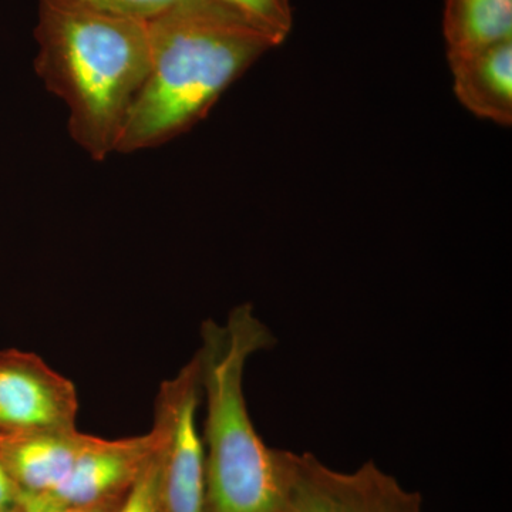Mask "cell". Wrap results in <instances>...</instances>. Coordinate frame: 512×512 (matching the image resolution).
I'll list each match as a JSON object with an SVG mask.
<instances>
[{"instance_id": "11", "label": "cell", "mask_w": 512, "mask_h": 512, "mask_svg": "<svg viewBox=\"0 0 512 512\" xmlns=\"http://www.w3.org/2000/svg\"><path fill=\"white\" fill-rule=\"evenodd\" d=\"M214 2L261 30L276 46L281 45L291 33L293 25L291 0H214Z\"/></svg>"}, {"instance_id": "8", "label": "cell", "mask_w": 512, "mask_h": 512, "mask_svg": "<svg viewBox=\"0 0 512 512\" xmlns=\"http://www.w3.org/2000/svg\"><path fill=\"white\" fill-rule=\"evenodd\" d=\"M92 436L79 430L0 431V460L22 497L56 490Z\"/></svg>"}, {"instance_id": "5", "label": "cell", "mask_w": 512, "mask_h": 512, "mask_svg": "<svg viewBox=\"0 0 512 512\" xmlns=\"http://www.w3.org/2000/svg\"><path fill=\"white\" fill-rule=\"evenodd\" d=\"M200 363L192 357L174 379L161 384L153 429L163 454L168 512H207L205 450L197 427L201 399Z\"/></svg>"}, {"instance_id": "1", "label": "cell", "mask_w": 512, "mask_h": 512, "mask_svg": "<svg viewBox=\"0 0 512 512\" xmlns=\"http://www.w3.org/2000/svg\"><path fill=\"white\" fill-rule=\"evenodd\" d=\"M150 69L116 153L163 146L200 123L268 50L261 30L214 0H184L147 22Z\"/></svg>"}, {"instance_id": "3", "label": "cell", "mask_w": 512, "mask_h": 512, "mask_svg": "<svg viewBox=\"0 0 512 512\" xmlns=\"http://www.w3.org/2000/svg\"><path fill=\"white\" fill-rule=\"evenodd\" d=\"M201 389L207 399L204 443L207 512H281L275 448L256 433L244 394L249 357L276 345L274 333L249 303L227 322L201 326Z\"/></svg>"}, {"instance_id": "9", "label": "cell", "mask_w": 512, "mask_h": 512, "mask_svg": "<svg viewBox=\"0 0 512 512\" xmlns=\"http://www.w3.org/2000/svg\"><path fill=\"white\" fill-rule=\"evenodd\" d=\"M460 103L481 119L512 123V39L448 59Z\"/></svg>"}, {"instance_id": "10", "label": "cell", "mask_w": 512, "mask_h": 512, "mask_svg": "<svg viewBox=\"0 0 512 512\" xmlns=\"http://www.w3.org/2000/svg\"><path fill=\"white\" fill-rule=\"evenodd\" d=\"M443 32L448 59L510 40L512 0H446Z\"/></svg>"}, {"instance_id": "2", "label": "cell", "mask_w": 512, "mask_h": 512, "mask_svg": "<svg viewBox=\"0 0 512 512\" xmlns=\"http://www.w3.org/2000/svg\"><path fill=\"white\" fill-rule=\"evenodd\" d=\"M35 70L69 110V133L94 161L117 141L148 69L147 23L39 2Z\"/></svg>"}, {"instance_id": "6", "label": "cell", "mask_w": 512, "mask_h": 512, "mask_svg": "<svg viewBox=\"0 0 512 512\" xmlns=\"http://www.w3.org/2000/svg\"><path fill=\"white\" fill-rule=\"evenodd\" d=\"M77 410L76 386L42 357L0 352V431L74 429Z\"/></svg>"}, {"instance_id": "14", "label": "cell", "mask_w": 512, "mask_h": 512, "mask_svg": "<svg viewBox=\"0 0 512 512\" xmlns=\"http://www.w3.org/2000/svg\"><path fill=\"white\" fill-rule=\"evenodd\" d=\"M22 494L0 460V512H22Z\"/></svg>"}, {"instance_id": "12", "label": "cell", "mask_w": 512, "mask_h": 512, "mask_svg": "<svg viewBox=\"0 0 512 512\" xmlns=\"http://www.w3.org/2000/svg\"><path fill=\"white\" fill-rule=\"evenodd\" d=\"M154 433L157 436L156 448L128 488L117 512H168L164 498L160 437L156 430Z\"/></svg>"}, {"instance_id": "7", "label": "cell", "mask_w": 512, "mask_h": 512, "mask_svg": "<svg viewBox=\"0 0 512 512\" xmlns=\"http://www.w3.org/2000/svg\"><path fill=\"white\" fill-rule=\"evenodd\" d=\"M154 430L130 439H90L69 476L56 490L40 497H22V508L89 507L127 493L156 448Z\"/></svg>"}, {"instance_id": "15", "label": "cell", "mask_w": 512, "mask_h": 512, "mask_svg": "<svg viewBox=\"0 0 512 512\" xmlns=\"http://www.w3.org/2000/svg\"><path fill=\"white\" fill-rule=\"evenodd\" d=\"M126 495V494H124ZM116 498V500L106 501V503L89 505V507H64V508H46V510H32V508H22V512H117L121 500L124 498Z\"/></svg>"}, {"instance_id": "4", "label": "cell", "mask_w": 512, "mask_h": 512, "mask_svg": "<svg viewBox=\"0 0 512 512\" xmlns=\"http://www.w3.org/2000/svg\"><path fill=\"white\" fill-rule=\"evenodd\" d=\"M281 512H423V500L373 461L343 473L311 453L275 448Z\"/></svg>"}, {"instance_id": "13", "label": "cell", "mask_w": 512, "mask_h": 512, "mask_svg": "<svg viewBox=\"0 0 512 512\" xmlns=\"http://www.w3.org/2000/svg\"><path fill=\"white\" fill-rule=\"evenodd\" d=\"M66 8L90 10L119 18L150 22L184 0H39Z\"/></svg>"}]
</instances>
